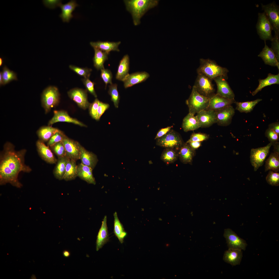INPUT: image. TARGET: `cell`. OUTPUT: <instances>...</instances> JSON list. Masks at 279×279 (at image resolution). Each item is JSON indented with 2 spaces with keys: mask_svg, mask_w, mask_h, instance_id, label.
<instances>
[{
  "mask_svg": "<svg viewBox=\"0 0 279 279\" xmlns=\"http://www.w3.org/2000/svg\"><path fill=\"white\" fill-rule=\"evenodd\" d=\"M25 149L16 151L13 144L7 142L4 144L0 154V184L9 183L13 186L20 188L22 185L18 176L21 172H30L32 169L25 164Z\"/></svg>",
  "mask_w": 279,
  "mask_h": 279,
  "instance_id": "cell-1",
  "label": "cell"
},
{
  "mask_svg": "<svg viewBox=\"0 0 279 279\" xmlns=\"http://www.w3.org/2000/svg\"><path fill=\"white\" fill-rule=\"evenodd\" d=\"M127 10L131 14L134 25L140 23L142 17L149 9L156 6L159 1L157 0H124Z\"/></svg>",
  "mask_w": 279,
  "mask_h": 279,
  "instance_id": "cell-2",
  "label": "cell"
},
{
  "mask_svg": "<svg viewBox=\"0 0 279 279\" xmlns=\"http://www.w3.org/2000/svg\"><path fill=\"white\" fill-rule=\"evenodd\" d=\"M200 65L197 69L198 74H202L212 80L222 76L227 79L228 70L218 65L215 61L210 59H200Z\"/></svg>",
  "mask_w": 279,
  "mask_h": 279,
  "instance_id": "cell-3",
  "label": "cell"
},
{
  "mask_svg": "<svg viewBox=\"0 0 279 279\" xmlns=\"http://www.w3.org/2000/svg\"><path fill=\"white\" fill-rule=\"evenodd\" d=\"M210 98L199 94L193 86L191 93L186 103L189 108V113L194 115L200 111L207 109Z\"/></svg>",
  "mask_w": 279,
  "mask_h": 279,
  "instance_id": "cell-4",
  "label": "cell"
},
{
  "mask_svg": "<svg viewBox=\"0 0 279 279\" xmlns=\"http://www.w3.org/2000/svg\"><path fill=\"white\" fill-rule=\"evenodd\" d=\"M184 143L180 135L171 129L163 136L156 139L157 145L166 148L179 151Z\"/></svg>",
  "mask_w": 279,
  "mask_h": 279,
  "instance_id": "cell-5",
  "label": "cell"
},
{
  "mask_svg": "<svg viewBox=\"0 0 279 279\" xmlns=\"http://www.w3.org/2000/svg\"><path fill=\"white\" fill-rule=\"evenodd\" d=\"M59 97L58 89L55 87H48L44 90L42 95L41 102L46 113L58 105L59 101Z\"/></svg>",
  "mask_w": 279,
  "mask_h": 279,
  "instance_id": "cell-6",
  "label": "cell"
},
{
  "mask_svg": "<svg viewBox=\"0 0 279 279\" xmlns=\"http://www.w3.org/2000/svg\"><path fill=\"white\" fill-rule=\"evenodd\" d=\"M193 86L199 94L205 97L210 98L215 95L212 80L202 74H198Z\"/></svg>",
  "mask_w": 279,
  "mask_h": 279,
  "instance_id": "cell-7",
  "label": "cell"
},
{
  "mask_svg": "<svg viewBox=\"0 0 279 279\" xmlns=\"http://www.w3.org/2000/svg\"><path fill=\"white\" fill-rule=\"evenodd\" d=\"M264 11L275 34H279V6L275 1L266 5L261 4Z\"/></svg>",
  "mask_w": 279,
  "mask_h": 279,
  "instance_id": "cell-8",
  "label": "cell"
},
{
  "mask_svg": "<svg viewBox=\"0 0 279 279\" xmlns=\"http://www.w3.org/2000/svg\"><path fill=\"white\" fill-rule=\"evenodd\" d=\"M256 28L258 34L260 38L265 42L272 39V30L271 25L265 13H259L258 21Z\"/></svg>",
  "mask_w": 279,
  "mask_h": 279,
  "instance_id": "cell-9",
  "label": "cell"
},
{
  "mask_svg": "<svg viewBox=\"0 0 279 279\" xmlns=\"http://www.w3.org/2000/svg\"><path fill=\"white\" fill-rule=\"evenodd\" d=\"M272 145V143H270L265 146L251 149L250 160L255 171L263 165Z\"/></svg>",
  "mask_w": 279,
  "mask_h": 279,
  "instance_id": "cell-10",
  "label": "cell"
},
{
  "mask_svg": "<svg viewBox=\"0 0 279 279\" xmlns=\"http://www.w3.org/2000/svg\"><path fill=\"white\" fill-rule=\"evenodd\" d=\"M223 236L225 238L229 248L245 250L247 244L244 240L240 238L231 229H224Z\"/></svg>",
  "mask_w": 279,
  "mask_h": 279,
  "instance_id": "cell-11",
  "label": "cell"
},
{
  "mask_svg": "<svg viewBox=\"0 0 279 279\" xmlns=\"http://www.w3.org/2000/svg\"><path fill=\"white\" fill-rule=\"evenodd\" d=\"M64 146L66 156L76 161L80 159V143L65 136L61 141Z\"/></svg>",
  "mask_w": 279,
  "mask_h": 279,
  "instance_id": "cell-12",
  "label": "cell"
},
{
  "mask_svg": "<svg viewBox=\"0 0 279 279\" xmlns=\"http://www.w3.org/2000/svg\"><path fill=\"white\" fill-rule=\"evenodd\" d=\"M235 113V110L231 105L216 111V123L222 126L229 125Z\"/></svg>",
  "mask_w": 279,
  "mask_h": 279,
  "instance_id": "cell-13",
  "label": "cell"
},
{
  "mask_svg": "<svg viewBox=\"0 0 279 279\" xmlns=\"http://www.w3.org/2000/svg\"><path fill=\"white\" fill-rule=\"evenodd\" d=\"M68 94L70 98L74 101L80 107L86 109L89 107L87 91L81 89L74 88L70 90Z\"/></svg>",
  "mask_w": 279,
  "mask_h": 279,
  "instance_id": "cell-14",
  "label": "cell"
},
{
  "mask_svg": "<svg viewBox=\"0 0 279 279\" xmlns=\"http://www.w3.org/2000/svg\"><path fill=\"white\" fill-rule=\"evenodd\" d=\"M226 80L222 76L217 77L213 80L217 86L216 94L229 99H234L235 94Z\"/></svg>",
  "mask_w": 279,
  "mask_h": 279,
  "instance_id": "cell-15",
  "label": "cell"
},
{
  "mask_svg": "<svg viewBox=\"0 0 279 279\" xmlns=\"http://www.w3.org/2000/svg\"><path fill=\"white\" fill-rule=\"evenodd\" d=\"M58 122H66L72 123L82 127H87L82 122L71 117L66 112L62 110L54 111L53 116L49 121L48 125L50 126Z\"/></svg>",
  "mask_w": 279,
  "mask_h": 279,
  "instance_id": "cell-16",
  "label": "cell"
},
{
  "mask_svg": "<svg viewBox=\"0 0 279 279\" xmlns=\"http://www.w3.org/2000/svg\"><path fill=\"white\" fill-rule=\"evenodd\" d=\"M234 99H231L221 96L216 94L210 98L207 109L217 111L231 105L235 103Z\"/></svg>",
  "mask_w": 279,
  "mask_h": 279,
  "instance_id": "cell-17",
  "label": "cell"
},
{
  "mask_svg": "<svg viewBox=\"0 0 279 279\" xmlns=\"http://www.w3.org/2000/svg\"><path fill=\"white\" fill-rule=\"evenodd\" d=\"M196 116L201 127H208L216 123L215 111L206 109L198 113Z\"/></svg>",
  "mask_w": 279,
  "mask_h": 279,
  "instance_id": "cell-18",
  "label": "cell"
},
{
  "mask_svg": "<svg viewBox=\"0 0 279 279\" xmlns=\"http://www.w3.org/2000/svg\"><path fill=\"white\" fill-rule=\"evenodd\" d=\"M36 144L38 153L42 159L50 164L57 163V160L55 157L49 147L46 145L43 142L40 140L36 142Z\"/></svg>",
  "mask_w": 279,
  "mask_h": 279,
  "instance_id": "cell-19",
  "label": "cell"
},
{
  "mask_svg": "<svg viewBox=\"0 0 279 279\" xmlns=\"http://www.w3.org/2000/svg\"><path fill=\"white\" fill-rule=\"evenodd\" d=\"M150 75L146 72H137L129 74L123 81L125 88L143 82L150 77Z\"/></svg>",
  "mask_w": 279,
  "mask_h": 279,
  "instance_id": "cell-20",
  "label": "cell"
},
{
  "mask_svg": "<svg viewBox=\"0 0 279 279\" xmlns=\"http://www.w3.org/2000/svg\"><path fill=\"white\" fill-rule=\"evenodd\" d=\"M107 218L105 215L104 217L101 227L97 237L96 249L97 251L101 249L109 240V235L107 224Z\"/></svg>",
  "mask_w": 279,
  "mask_h": 279,
  "instance_id": "cell-21",
  "label": "cell"
},
{
  "mask_svg": "<svg viewBox=\"0 0 279 279\" xmlns=\"http://www.w3.org/2000/svg\"><path fill=\"white\" fill-rule=\"evenodd\" d=\"M242 250L229 248L225 251L223 258L224 261L233 266L239 265L242 257Z\"/></svg>",
  "mask_w": 279,
  "mask_h": 279,
  "instance_id": "cell-22",
  "label": "cell"
},
{
  "mask_svg": "<svg viewBox=\"0 0 279 279\" xmlns=\"http://www.w3.org/2000/svg\"><path fill=\"white\" fill-rule=\"evenodd\" d=\"M80 159L81 163L93 169L98 161L97 156L93 153L87 150L80 144Z\"/></svg>",
  "mask_w": 279,
  "mask_h": 279,
  "instance_id": "cell-23",
  "label": "cell"
},
{
  "mask_svg": "<svg viewBox=\"0 0 279 279\" xmlns=\"http://www.w3.org/2000/svg\"><path fill=\"white\" fill-rule=\"evenodd\" d=\"M265 46L262 50L258 55L262 59L265 64L270 65L276 66L279 69V61L272 49L266 45L265 42Z\"/></svg>",
  "mask_w": 279,
  "mask_h": 279,
  "instance_id": "cell-24",
  "label": "cell"
},
{
  "mask_svg": "<svg viewBox=\"0 0 279 279\" xmlns=\"http://www.w3.org/2000/svg\"><path fill=\"white\" fill-rule=\"evenodd\" d=\"M78 6L74 0H71L65 4L61 3L59 6L61 8L62 12L59 15L64 22H68L73 16L72 12L75 8Z\"/></svg>",
  "mask_w": 279,
  "mask_h": 279,
  "instance_id": "cell-25",
  "label": "cell"
},
{
  "mask_svg": "<svg viewBox=\"0 0 279 279\" xmlns=\"http://www.w3.org/2000/svg\"><path fill=\"white\" fill-rule=\"evenodd\" d=\"M121 43L120 41L118 42L98 41L90 42V44L94 48L98 49L109 54L112 51H119L118 46Z\"/></svg>",
  "mask_w": 279,
  "mask_h": 279,
  "instance_id": "cell-26",
  "label": "cell"
},
{
  "mask_svg": "<svg viewBox=\"0 0 279 279\" xmlns=\"http://www.w3.org/2000/svg\"><path fill=\"white\" fill-rule=\"evenodd\" d=\"M93 169L81 163L78 165L77 176L89 184H95V179L92 173Z\"/></svg>",
  "mask_w": 279,
  "mask_h": 279,
  "instance_id": "cell-27",
  "label": "cell"
},
{
  "mask_svg": "<svg viewBox=\"0 0 279 279\" xmlns=\"http://www.w3.org/2000/svg\"><path fill=\"white\" fill-rule=\"evenodd\" d=\"M194 115L189 113L183 119L182 127L185 132L195 130L201 127L196 116Z\"/></svg>",
  "mask_w": 279,
  "mask_h": 279,
  "instance_id": "cell-28",
  "label": "cell"
},
{
  "mask_svg": "<svg viewBox=\"0 0 279 279\" xmlns=\"http://www.w3.org/2000/svg\"><path fill=\"white\" fill-rule=\"evenodd\" d=\"M129 58L128 55H125L120 61L116 75L117 79L123 81L129 74Z\"/></svg>",
  "mask_w": 279,
  "mask_h": 279,
  "instance_id": "cell-29",
  "label": "cell"
},
{
  "mask_svg": "<svg viewBox=\"0 0 279 279\" xmlns=\"http://www.w3.org/2000/svg\"><path fill=\"white\" fill-rule=\"evenodd\" d=\"M194 150L188 143H183L179 150L178 157L184 164H190L194 154Z\"/></svg>",
  "mask_w": 279,
  "mask_h": 279,
  "instance_id": "cell-30",
  "label": "cell"
},
{
  "mask_svg": "<svg viewBox=\"0 0 279 279\" xmlns=\"http://www.w3.org/2000/svg\"><path fill=\"white\" fill-rule=\"evenodd\" d=\"M259 84L257 88L252 92V95L254 96L262 88L266 86L273 84H279V74L273 75L269 73L267 77L265 79L259 80Z\"/></svg>",
  "mask_w": 279,
  "mask_h": 279,
  "instance_id": "cell-31",
  "label": "cell"
},
{
  "mask_svg": "<svg viewBox=\"0 0 279 279\" xmlns=\"http://www.w3.org/2000/svg\"><path fill=\"white\" fill-rule=\"evenodd\" d=\"M76 161L68 158L65 169L63 179L66 181L75 179L77 176L78 165Z\"/></svg>",
  "mask_w": 279,
  "mask_h": 279,
  "instance_id": "cell-32",
  "label": "cell"
},
{
  "mask_svg": "<svg viewBox=\"0 0 279 279\" xmlns=\"http://www.w3.org/2000/svg\"><path fill=\"white\" fill-rule=\"evenodd\" d=\"M113 215L114 233L120 243H122L124 238L127 235V233L119 219L117 212H115L114 213Z\"/></svg>",
  "mask_w": 279,
  "mask_h": 279,
  "instance_id": "cell-33",
  "label": "cell"
},
{
  "mask_svg": "<svg viewBox=\"0 0 279 279\" xmlns=\"http://www.w3.org/2000/svg\"><path fill=\"white\" fill-rule=\"evenodd\" d=\"M94 49L95 52L93 58L94 66L98 70H101L104 68V64L108 59L109 54L98 49Z\"/></svg>",
  "mask_w": 279,
  "mask_h": 279,
  "instance_id": "cell-34",
  "label": "cell"
},
{
  "mask_svg": "<svg viewBox=\"0 0 279 279\" xmlns=\"http://www.w3.org/2000/svg\"><path fill=\"white\" fill-rule=\"evenodd\" d=\"M271 170L277 172L279 170V153H271L265 162V172Z\"/></svg>",
  "mask_w": 279,
  "mask_h": 279,
  "instance_id": "cell-35",
  "label": "cell"
},
{
  "mask_svg": "<svg viewBox=\"0 0 279 279\" xmlns=\"http://www.w3.org/2000/svg\"><path fill=\"white\" fill-rule=\"evenodd\" d=\"M68 159L67 157L58 158L53 171L54 175L56 179L59 180L63 179Z\"/></svg>",
  "mask_w": 279,
  "mask_h": 279,
  "instance_id": "cell-36",
  "label": "cell"
},
{
  "mask_svg": "<svg viewBox=\"0 0 279 279\" xmlns=\"http://www.w3.org/2000/svg\"><path fill=\"white\" fill-rule=\"evenodd\" d=\"M59 130L57 128L48 126L41 127L37 130V133L39 140L44 142L48 141L51 137Z\"/></svg>",
  "mask_w": 279,
  "mask_h": 279,
  "instance_id": "cell-37",
  "label": "cell"
},
{
  "mask_svg": "<svg viewBox=\"0 0 279 279\" xmlns=\"http://www.w3.org/2000/svg\"><path fill=\"white\" fill-rule=\"evenodd\" d=\"M262 100L261 99H258L255 100L244 102H235L236 105V109L241 113H246L251 112L255 105Z\"/></svg>",
  "mask_w": 279,
  "mask_h": 279,
  "instance_id": "cell-38",
  "label": "cell"
},
{
  "mask_svg": "<svg viewBox=\"0 0 279 279\" xmlns=\"http://www.w3.org/2000/svg\"><path fill=\"white\" fill-rule=\"evenodd\" d=\"M178 157L177 151L170 148H166L162 152L161 158L167 164L173 163Z\"/></svg>",
  "mask_w": 279,
  "mask_h": 279,
  "instance_id": "cell-39",
  "label": "cell"
},
{
  "mask_svg": "<svg viewBox=\"0 0 279 279\" xmlns=\"http://www.w3.org/2000/svg\"><path fill=\"white\" fill-rule=\"evenodd\" d=\"M108 93L111 96V100L116 108L118 107L120 96L117 90V85L112 83L109 86Z\"/></svg>",
  "mask_w": 279,
  "mask_h": 279,
  "instance_id": "cell-40",
  "label": "cell"
},
{
  "mask_svg": "<svg viewBox=\"0 0 279 279\" xmlns=\"http://www.w3.org/2000/svg\"><path fill=\"white\" fill-rule=\"evenodd\" d=\"M4 85L12 81L17 80L16 74L13 71L10 70L6 66H4L2 72Z\"/></svg>",
  "mask_w": 279,
  "mask_h": 279,
  "instance_id": "cell-41",
  "label": "cell"
},
{
  "mask_svg": "<svg viewBox=\"0 0 279 279\" xmlns=\"http://www.w3.org/2000/svg\"><path fill=\"white\" fill-rule=\"evenodd\" d=\"M267 183L273 186L279 185V173L269 170L266 177Z\"/></svg>",
  "mask_w": 279,
  "mask_h": 279,
  "instance_id": "cell-42",
  "label": "cell"
},
{
  "mask_svg": "<svg viewBox=\"0 0 279 279\" xmlns=\"http://www.w3.org/2000/svg\"><path fill=\"white\" fill-rule=\"evenodd\" d=\"M50 147L58 158L66 157V151L62 142L57 143Z\"/></svg>",
  "mask_w": 279,
  "mask_h": 279,
  "instance_id": "cell-43",
  "label": "cell"
},
{
  "mask_svg": "<svg viewBox=\"0 0 279 279\" xmlns=\"http://www.w3.org/2000/svg\"><path fill=\"white\" fill-rule=\"evenodd\" d=\"M69 68L79 75L84 78H89L92 69L87 68H81L73 65H70Z\"/></svg>",
  "mask_w": 279,
  "mask_h": 279,
  "instance_id": "cell-44",
  "label": "cell"
},
{
  "mask_svg": "<svg viewBox=\"0 0 279 279\" xmlns=\"http://www.w3.org/2000/svg\"><path fill=\"white\" fill-rule=\"evenodd\" d=\"M65 136L66 135L63 132L59 130L48 141L47 146L51 147L56 143L61 142Z\"/></svg>",
  "mask_w": 279,
  "mask_h": 279,
  "instance_id": "cell-45",
  "label": "cell"
},
{
  "mask_svg": "<svg viewBox=\"0 0 279 279\" xmlns=\"http://www.w3.org/2000/svg\"><path fill=\"white\" fill-rule=\"evenodd\" d=\"M271 47L270 48L274 53L277 60L279 58V34H275L274 37L271 41Z\"/></svg>",
  "mask_w": 279,
  "mask_h": 279,
  "instance_id": "cell-46",
  "label": "cell"
},
{
  "mask_svg": "<svg viewBox=\"0 0 279 279\" xmlns=\"http://www.w3.org/2000/svg\"><path fill=\"white\" fill-rule=\"evenodd\" d=\"M101 77L105 84V89L108 84H110L112 83V74L111 71L107 69H103L101 70Z\"/></svg>",
  "mask_w": 279,
  "mask_h": 279,
  "instance_id": "cell-47",
  "label": "cell"
},
{
  "mask_svg": "<svg viewBox=\"0 0 279 279\" xmlns=\"http://www.w3.org/2000/svg\"><path fill=\"white\" fill-rule=\"evenodd\" d=\"M265 134L270 143H272V145H274L278 142L279 135L272 130L268 128L266 130Z\"/></svg>",
  "mask_w": 279,
  "mask_h": 279,
  "instance_id": "cell-48",
  "label": "cell"
},
{
  "mask_svg": "<svg viewBox=\"0 0 279 279\" xmlns=\"http://www.w3.org/2000/svg\"><path fill=\"white\" fill-rule=\"evenodd\" d=\"M209 135L205 134L193 133L191 135L190 139L187 142L188 143L192 142H200L206 140L209 138Z\"/></svg>",
  "mask_w": 279,
  "mask_h": 279,
  "instance_id": "cell-49",
  "label": "cell"
},
{
  "mask_svg": "<svg viewBox=\"0 0 279 279\" xmlns=\"http://www.w3.org/2000/svg\"><path fill=\"white\" fill-rule=\"evenodd\" d=\"M99 101L96 98L94 102L90 104L89 107V112L90 116L96 120L97 113V110L99 104Z\"/></svg>",
  "mask_w": 279,
  "mask_h": 279,
  "instance_id": "cell-50",
  "label": "cell"
},
{
  "mask_svg": "<svg viewBox=\"0 0 279 279\" xmlns=\"http://www.w3.org/2000/svg\"><path fill=\"white\" fill-rule=\"evenodd\" d=\"M82 80L88 91L95 97H97V96L94 88V83L91 81L89 78H84Z\"/></svg>",
  "mask_w": 279,
  "mask_h": 279,
  "instance_id": "cell-51",
  "label": "cell"
},
{
  "mask_svg": "<svg viewBox=\"0 0 279 279\" xmlns=\"http://www.w3.org/2000/svg\"><path fill=\"white\" fill-rule=\"evenodd\" d=\"M109 107L110 105L108 104L100 101L97 110L96 120L97 121L99 120L102 115L109 109Z\"/></svg>",
  "mask_w": 279,
  "mask_h": 279,
  "instance_id": "cell-52",
  "label": "cell"
},
{
  "mask_svg": "<svg viewBox=\"0 0 279 279\" xmlns=\"http://www.w3.org/2000/svg\"><path fill=\"white\" fill-rule=\"evenodd\" d=\"M43 2L45 6L51 9H54L57 6H59L61 3L60 1L56 0H43Z\"/></svg>",
  "mask_w": 279,
  "mask_h": 279,
  "instance_id": "cell-53",
  "label": "cell"
},
{
  "mask_svg": "<svg viewBox=\"0 0 279 279\" xmlns=\"http://www.w3.org/2000/svg\"><path fill=\"white\" fill-rule=\"evenodd\" d=\"M173 127V126H171L161 129L158 132L154 139L156 140L163 136L168 133Z\"/></svg>",
  "mask_w": 279,
  "mask_h": 279,
  "instance_id": "cell-54",
  "label": "cell"
},
{
  "mask_svg": "<svg viewBox=\"0 0 279 279\" xmlns=\"http://www.w3.org/2000/svg\"><path fill=\"white\" fill-rule=\"evenodd\" d=\"M275 132L279 135V122H275L270 124L268 125V128Z\"/></svg>",
  "mask_w": 279,
  "mask_h": 279,
  "instance_id": "cell-55",
  "label": "cell"
},
{
  "mask_svg": "<svg viewBox=\"0 0 279 279\" xmlns=\"http://www.w3.org/2000/svg\"><path fill=\"white\" fill-rule=\"evenodd\" d=\"M194 150L199 147L201 145V142H192L188 143Z\"/></svg>",
  "mask_w": 279,
  "mask_h": 279,
  "instance_id": "cell-56",
  "label": "cell"
},
{
  "mask_svg": "<svg viewBox=\"0 0 279 279\" xmlns=\"http://www.w3.org/2000/svg\"><path fill=\"white\" fill-rule=\"evenodd\" d=\"M274 150L273 151L274 152H275L279 153V142H278L275 144L274 145Z\"/></svg>",
  "mask_w": 279,
  "mask_h": 279,
  "instance_id": "cell-57",
  "label": "cell"
},
{
  "mask_svg": "<svg viewBox=\"0 0 279 279\" xmlns=\"http://www.w3.org/2000/svg\"><path fill=\"white\" fill-rule=\"evenodd\" d=\"M63 255L64 257L67 258L70 256V253L68 250H65L63 252Z\"/></svg>",
  "mask_w": 279,
  "mask_h": 279,
  "instance_id": "cell-58",
  "label": "cell"
},
{
  "mask_svg": "<svg viewBox=\"0 0 279 279\" xmlns=\"http://www.w3.org/2000/svg\"><path fill=\"white\" fill-rule=\"evenodd\" d=\"M0 85L1 86L2 85H4L3 80L2 76V72H1L0 73Z\"/></svg>",
  "mask_w": 279,
  "mask_h": 279,
  "instance_id": "cell-59",
  "label": "cell"
},
{
  "mask_svg": "<svg viewBox=\"0 0 279 279\" xmlns=\"http://www.w3.org/2000/svg\"><path fill=\"white\" fill-rule=\"evenodd\" d=\"M3 62V60L2 58H0V66H2Z\"/></svg>",
  "mask_w": 279,
  "mask_h": 279,
  "instance_id": "cell-60",
  "label": "cell"
},
{
  "mask_svg": "<svg viewBox=\"0 0 279 279\" xmlns=\"http://www.w3.org/2000/svg\"><path fill=\"white\" fill-rule=\"evenodd\" d=\"M159 220H160V221H161V220H162V219H161V218H159Z\"/></svg>",
  "mask_w": 279,
  "mask_h": 279,
  "instance_id": "cell-61",
  "label": "cell"
}]
</instances>
